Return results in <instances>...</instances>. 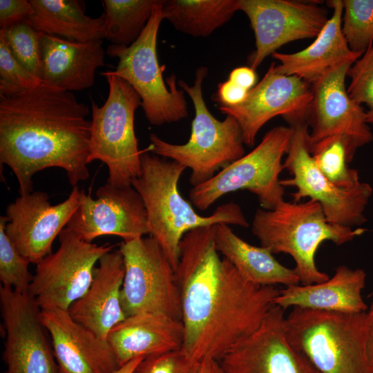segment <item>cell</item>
Returning a JSON list of instances; mask_svg holds the SVG:
<instances>
[{"instance_id": "1", "label": "cell", "mask_w": 373, "mask_h": 373, "mask_svg": "<svg viewBox=\"0 0 373 373\" xmlns=\"http://www.w3.org/2000/svg\"><path fill=\"white\" fill-rule=\"evenodd\" d=\"M215 225L184 236L175 270L184 332L181 350L197 362L218 361L254 333L275 305L280 291L248 282L220 257Z\"/></svg>"}, {"instance_id": "2", "label": "cell", "mask_w": 373, "mask_h": 373, "mask_svg": "<svg viewBox=\"0 0 373 373\" xmlns=\"http://www.w3.org/2000/svg\"><path fill=\"white\" fill-rule=\"evenodd\" d=\"M89 113L73 92L41 83L0 95V163L16 176L19 195L32 192L33 175L47 168L65 170L73 187L89 178Z\"/></svg>"}, {"instance_id": "3", "label": "cell", "mask_w": 373, "mask_h": 373, "mask_svg": "<svg viewBox=\"0 0 373 373\" xmlns=\"http://www.w3.org/2000/svg\"><path fill=\"white\" fill-rule=\"evenodd\" d=\"M186 168L179 163L146 150L141 154V173L132 182L142 197L147 214L149 234L153 237L176 269L180 245L192 229L219 223L249 227L240 207L228 202L208 216L198 213L178 189Z\"/></svg>"}, {"instance_id": "4", "label": "cell", "mask_w": 373, "mask_h": 373, "mask_svg": "<svg viewBox=\"0 0 373 373\" xmlns=\"http://www.w3.org/2000/svg\"><path fill=\"white\" fill-rule=\"evenodd\" d=\"M251 230L261 246L271 254H287L294 258V269L303 285L329 278L315 262L317 249L323 242L330 240L342 245L366 231L329 222L321 205L313 200L305 202L283 200L273 209H258Z\"/></svg>"}, {"instance_id": "5", "label": "cell", "mask_w": 373, "mask_h": 373, "mask_svg": "<svg viewBox=\"0 0 373 373\" xmlns=\"http://www.w3.org/2000/svg\"><path fill=\"white\" fill-rule=\"evenodd\" d=\"M288 340L321 373H373L367 354V312L293 307L285 317Z\"/></svg>"}, {"instance_id": "6", "label": "cell", "mask_w": 373, "mask_h": 373, "mask_svg": "<svg viewBox=\"0 0 373 373\" xmlns=\"http://www.w3.org/2000/svg\"><path fill=\"white\" fill-rule=\"evenodd\" d=\"M208 73L206 67L196 69L193 86L183 80L178 84L191 99L195 117L188 142L184 144L167 142L155 133L150 135L147 150L160 157L170 158L191 171L193 187L211 179L218 170L245 155L241 128L236 119L226 115L218 120L207 108L202 95V83Z\"/></svg>"}, {"instance_id": "7", "label": "cell", "mask_w": 373, "mask_h": 373, "mask_svg": "<svg viewBox=\"0 0 373 373\" xmlns=\"http://www.w3.org/2000/svg\"><path fill=\"white\" fill-rule=\"evenodd\" d=\"M102 75L108 82V95L101 106L92 102L88 162L100 160L107 166V184L131 186L141 173L142 152L134 128L141 98L127 82L111 71Z\"/></svg>"}, {"instance_id": "8", "label": "cell", "mask_w": 373, "mask_h": 373, "mask_svg": "<svg viewBox=\"0 0 373 373\" xmlns=\"http://www.w3.org/2000/svg\"><path fill=\"white\" fill-rule=\"evenodd\" d=\"M162 2L158 1L153 14L139 38L129 46L111 44L106 53L117 59L115 70L111 71L127 82L138 93L147 120L155 126L178 122L188 116L184 90L176 86L172 75L164 84V66L157 55L158 30L164 19Z\"/></svg>"}, {"instance_id": "9", "label": "cell", "mask_w": 373, "mask_h": 373, "mask_svg": "<svg viewBox=\"0 0 373 373\" xmlns=\"http://www.w3.org/2000/svg\"><path fill=\"white\" fill-rule=\"evenodd\" d=\"M308 113L284 119L292 128V135L283 163L292 178L280 180L283 186H294V202L307 197L322 207L327 220L353 227L367 220L365 210L372 195V186L362 182L352 189H342L332 183L316 166L309 149Z\"/></svg>"}, {"instance_id": "10", "label": "cell", "mask_w": 373, "mask_h": 373, "mask_svg": "<svg viewBox=\"0 0 373 373\" xmlns=\"http://www.w3.org/2000/svg\"><path fill=\"white\" fill-rule=\"evenodd\" d=\"M292 128L278 126L267 131L251 152L231 163L211 179L193 187L191 202L205 211L223 195L245 189L255 194L263 209H274L284 200L285 187L279 175L282 158L286 154Z\"/></svg>"}, {"instance_id": "11", "label": "cell", "mask_w": 373, "mask_h": 373, "mask_svg": "<svg viewBox=\"0 0 373 373\" xmlns=\"http://www.w3.org/2000/svg\"><path fill=\"white\" fill-rule=\"evenodd\" d=\"M119 250L124 264L121 304L126 316L156 312L181 320L175 269L157 240L137 238L123 242Z\"/></svg>"}, {"instance_id": "12", "label": "cell", "mask_w": 373, "mask_h": 373, "mask_svg": "<svg viewBox=\"0 0 373 373\" xmlns=\"http://www.w3.org/2000/svg\"><path fill=\"white\" fill-rule=\"evenodd\" d=\"M59 247L37 264L28 289L41 310H68L89 288L95 265L113 245H98L82 240L65 227Z\"/></svg>"}, {"instance_id": "13", "label": "cell", "mask_w": 373, "mask_h": 373, "mask_svg": "<svg viewBox=\"0 0 373 373\" xmlns=\"http://www.w3.org/2000/svg\"><path fill=\"white\" fill-rule=\"evenodd\" d=\"M0 306L6 334L5 373H60L41 309L29 293L1 285Z\"/></svg>"}, {"instance_id": "14", "label": "cell", "mask_w": 373, "mask_h": 373, "mask_svg": "<svg viewBox=\"0 0 373 373\" xmlns=\"http://www.w3.org/2000/svg\"><path fill=\"white\" fill-rule=\"evenodd\" d=\"M249 19L256 50L249 57L256 70L269 55L296 40L316 37L327 21V11L314 3L291 0H238Z\"/></svg>"}, {"instance_id": "15", "label": "cell", "mask_w": 373, "mask_h": 373, "mask_svg": "<svg viewBox=\"0 0 373 373\" xmlns=\"http://www.w3.org/2000/svg\"><path fill=\"white\" fill-rule=\"evenodd\" d=\"M82 191L74 186L68 197L55 205L50 204L46 193L32 191L19 195L8 205L6 233L30 263L36 265L52 253L55 238L80 204Z\"/></svg>"}, {"instance_id": "16", "label": "cell", "mask_w": 373, "mask_h": 373, "mask_svg": "<svg viewBox=\"0 0 373 373\" xmlns=\"http://www.w3.org/2000/svg\"><path fill=\"white\" fill-rule=\"evenodd\" d=\"M285 310L274 305L260 327L218 361L225 373H321L287 338Z\"/></svg>"}, {"instance_id": "17", "label": "cell", "mask_w": 373, "mask_h": 373, "mask_svg": "<svg viewBox=\"0 0 373 373\" xmlns=\"http://www.w3.org/2000/svg\"><path fill=\"white\" fill-rule=\"evenodd\" d=\"M95 196L93 199L83 190L80 204L66 226L82 240L92 242L111 235L126 242L149 234L146 208L133 186L106 183L97 189Z\"/></svg>"}, {"instance_id": "18", "label": "cell", "mask_w": 373, "mask_h": 373, "mask_svg": "<svg viewBox=\"0 0 373 373\" xmlns=\"http://www.w3.org/2000/svg\"><path fill=\"white\" fill-rule=\"evenodd\" d=\"M354 63L335 66L312 84L313 99L307 116L310 145L334 135L349 137L357 148L372 141L366 111L350 97L345 86L347 73Z\"/></svg>"}, {"instance_id": "19", "label": "cell", "mask_w": 373, "mask_h": 373, "mask_svg": "<svg viewBox=\"0 0 373 373\" xmlns=\"http://www.w3.org/2000/svg\"><path fill=\"white\" fill-rule=\"evenodd\" d=\"M275 66L272 62L241 104L218 107L222 113L236 119L246 145L253 146L260 128L274 117L285 118L309 111L313 99L312 86L297 76L278 73Z\"/></svg>"}, {"instance_id": "20", "label": "cell", "mask_w": 373, "mask_h": 373, "mask_svg": "<svg viewBox=\"0 0 373 373\" xmlns=\"http://www.w3.org/2000/svg\"><path fill=\"white\" fill-rule=\"evenodd\" d=\"M60 373H113L119 367L106 339L74 320L68 310H41Z\"/></svg>"}, {"instance_id": "21", "label": "cell", "mask_w": 373, "mask_h": 373, "mask_svg": "<svg viewBox=\"0 0 373 373\" xmlns=\"http://www.w3.org/2000/svg\"><path fill=\"white\" fill-rule=\"evenodd\" d=\"M102 44V40L77 42L43 33L41 83L70 92L91 87L97 68L104 64Z\"/></svg>"}, {"instance_id": "22", "label": "cell", "mask_w": 373, "mask_h": 373, "mask_svg": "<svg viewBox=\"0 0 373 373\" xmlns=\"http://www.w3.org/2000/svg\"><path fill=\"white\" fill-rule=\"evenodd\" d=\"M124 276L123 256L112 250L101 257L86 292L68 308L71 317L106 339L110 330L126 318L121 304Z\"/></svg>"}, {"instance_id": "23", "label": "cell", "mask_w": 373, "mask_h": 373, "mask_svg": "<svg viewBox=\"0 0 373 373\" xmlns=\"http://www.w3.org/2000/svg\"><path fill=\"white\" fill-rule=\"evenodd\" d=\"M184 335L181 320L162 313L142 312L115 325L106 340L120 367L139 356L180 350Z\"/></svg>"}, {"instance_id": "24", "label": "cell", "mask_w": 373, "mask_h": 373, "mask_svg": "<svg viewBox=\"0 0 373 373\" xmlns=\"http://www.w3.org/2000/svg\"><path fill=\"white\" fill-rule=\"evenodd\" d=\"M328 5L332 15L311 45L294 53L272 54L280 62L275 66L278 73L297 76L312 85L335 66L355 62L362 55L350 50L343 35V1H329Z\"/></svg>"}, {"instance_id": "25", "label": "cell", "mask_w": 373, "mask_h": 373, "mask_svg": "<svg viewBox=\"0 0 373 373\" xmlns=\"http://www.w3.org/2000/svg\"><path fill=\"white\" fill-rule=\"evenodd\" d=\"M366 277L363 269L340 265L333 276L325 282L291 285L280 290L274 304L284 310L293 307L350 314L365 312L367 306L362 291Z\"/></svg>"}, {"instance_id": "26", "label": "cell", "mask_w": 373, "mask_h": 373, "mask_svg": "<svg viewBox=\"0 0 373 373\" xmlns=\"http://www.w3.org/2000/svg\"><path fill=\"white\" fill-rule=\"evenodd\" d=\"M214 240L218 251L248 282L260 286L299 284L294 269L280 264L267 248L251 245L238 237L229 224L215 225Z\"/></svg>"}, {"instance_id": "27", "label": "cell", "mask_w": 373, "mask_h": 373, "mask_svg": "<svg viewBox=\"0 0 373 373\" xmlns=\"http://www.w3.org/2000/svg\"><path fill=\"white\" fill-rule=\"evenodd\" d=\"M34 12L24 21L43 33L77 42L106 38L105 15L93 18L77 0H30Z\"/></svg>"}, {"instance_id": "28", "label": "cell", "mask_w": 373, "mask_h": 373, "mask_svg": "<svg viewBox=\"0 0 373 373\" xmlns=\"http://www.w3.org/2000/svg\"><path fill=\"white\" fill-rule=\"evenodd\" d=\"M239 10L238 0H164V19L178 31L193 37H207L229 21Z\"/></svg>"}, {"instance_id": "29", "label": "cell", "mask_w": 373, "mask_h": 373, "mask_svg": "<svg viewBox=\"0 0 373 373\" xmlns=\"http://www.w3.org/2000/svg\"><path fill=\"white\" fill-rule=\"evenodd\" d=\"M158 1H103L106 38L113 45H131L144 30Z\"/></svg>"}, {"instance_id": "30", "label": "cell", "mask_w": 373, "mask_h": 373, "mask_svg": "<svg viewBox=\"0 0 373 373\" xmlns=\"http://www.w3.org/2000/svg\"><path fill=\"white\" fill-rule=\"evenodd\" d=\"M358 148L344 135L327 137L310 145L311 155L320 171L335 186L352 189L361 183L357 170L348 164Z\"/></svg>"}, {"instance_id": "31", "label": "cell", "mask_w": 373, "mask_h": 373, "mask_svg": "<svg viewBox=\"0 0 373 373\" xmlns=\"http://www.w3.org/2000/svg\"><path fill=\"white\" fill-rule=\"evenodd\" d=\"M341 30L350 50L363 54L373 45V0H344Z\"/></svg>"}, {"instance_id": "32", "label": "cell", "mask_w": 373, "mask_h": 373, "mask_svg": "<svg viewBox=\"0 0 373 373\" xmlns=\"http://www.w3.org/2000/svg\"><path fill=\"white\" fill-rule=\"evenodd\" d=\"M42 35V32L25 21L0 30V37L5 41L13 57L38 78L41 66L40 46Z\"/></svg>"}, {"instance_id": "33", "label": "cell", "mask_w": 373, "mask_h": 373, "mask_svg": "<svg viewBox=\"0 0 373 373\" xmlns=\"http://www.w3.org/2000/svg\"><path fill=\"white\" fill-rule=\"evenodd\" d=\"M6 216L0 217V280L1 286L28 292L33 276L28 270L30 262L23 256L6 233Z\"/></svg>"}, {"instance_id": "34", "label": "cell", "mask_w": 373, "mask_h": 373, "mask_svg": "<svg viewBox=\"0 0 373 373\" xmlns=\"http://www.w3.org/2000/svg\"><path fill=\"white\" fill-rule=\"evenodd\" d=\"M39 79L24 68L13 57L0 37V95L10 97L34 89Z\"/></svg>"}, {"instance_id": "35", "label": "cell", "mask_w": 373, "mask_h": 373, "mask_svg": "<svg viewBox=\"0 0 373 373\" xmlns=\"http://www.w3.org/2000/svg\"><path fill=\"white\" fill-rule=\"evenodd\" d=\"M347 76L348 95L356 103L366 105L367 122L373 125V45L351 66Z\"/></svg>"}, {"instance_id": "36", "label": "cell", "mask_w": 373, "mask_h": 373, "mask_svg": "<svg viewBox=\"0 0 373 373\" xmlns=\"http://www.w3.org/2000/svg\"><path fill=\"white\" fill-rule=\"evenodd\" d=\"M200 365L180 350L146 356L132 373H198Z\"/></svg>"}, {"instance_id": "37", "label": "cell", "mask_w": 373, "mask_h": 373, "mask_svg": "<svg viewBox=\"0 0 373 373\" xmlns=\"http://www.w3.org/2000/svg\"><path fill=\"white\" fill-rule=\"evenodd\" d=\"M34 12V8L27 0H0V27L7 28L24 21Z\"/></svg>"}, {"instance_id": "38", "label": "cell", "mask_w": 373, "mask_h": 373, "mask_svg": "<svg viewBox=\"0 0 373 373\" xmlns=\"http://www.w3.org/2000/svg\"><path fill=\"white\" fill-rule=\"evenodd\" d=\"M248 91L228 79L218 84L216 98L221 106H233L244 102Z\"/></svg>"}, {"instance_id": "39", "label": "cell", "mask_w": 373, "mask_h": 373, "mask_svg": "<svg viewBox=\"0 0 373 373\" xmlns=\"http://www.w3.org/2000/svg\"><path fill=\"white\" fill-rule=\"evenodd\" d=\"M229 81L238 86L249 90L256 83L257 75L255 70L250 67H238L234 68L229 74Z\"/></svg>"}, {"instance_id": "40", "label": "cell", "mask_w": 373, "mask_h": 373, "mask_svg": "<svg viewBox=\"0 0 373 373\" xmlns=\"http://www.w3.org/2000/svg\"><path fill=\"white\" fill-rule=\"evenodd\" d=\"M367 336L366 342V350L367 357L373 366V302L367 312Z\"/></svg>"}, {"instance_id": "41", "label": "cell", "mask_w": 373, "mask_h": 373, "mask_svg": "<svg viewBox=\"0 0 373 373\" xmlns=\"http://www.w3.org/2000/svg\"><path fill=\"white\" fill-rule=\"evenodd\" d=\"M144 358V356H139L135 358L132 359L129 362L125 363L122 366H120L115 372L113 373H132L136 366L140 363V362Z\"/></svg>"}, {"instance_id": "42", "label": "cell", "mask_w": 373, "mask_h": 373, "mask_svg": "<svg viewBox=\"0 0 373 373\" xmlns=\"http://www.w3.org/2000/svg\"><path fill=\"white\" fill-rule=\"evenodd\" d=\"M216 361L206 358L200 362L198 373H216Z\"/></svg>"}, {"instance_id": "43", "label": "cell", "mask_w": 373, "mask_h": 373, "mask_svg": "<svg viewBox=\"0 0 373 373\" xmlns=\"http://www.w3.org/2000/svg\"><path fill=\"white\" fill-rule=\"evenodd\" d=\"M216 373H225L220 367L217 361H216Z\"/></svg>"}, {"instance_id": "44", "label": "cell", "mask_w": 373, "mask_h": 373, "mask_svg": "<svg viewBox=\"0 0 373 373\" xmlns=\"http://www.w3.org/2000/svg\"><path fill=\"white\" fill-rule=\"evenodd\" d=\"M371 295H373V291L372 292Z\"/></svg>"}]
</instances>
